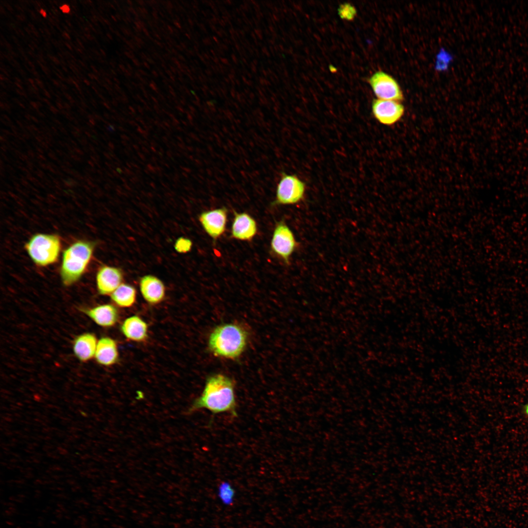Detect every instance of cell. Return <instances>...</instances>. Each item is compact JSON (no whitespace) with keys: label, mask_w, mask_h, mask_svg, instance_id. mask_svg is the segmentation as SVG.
<instances>
[{"label":"cell","mask_w":528,"mask_h":528,"mask_svg":"<svg viewBox=\"0 0 528 528\" xmlns=\"http://www.w3.org/2000/svg\"><path fill=\"white\" fill-rule=\"evenodd\" d=\"M94 246L93 242L78 241L64 251L60 275L65 286H71L81 278L90 263Z\"/></svg>","instance_id":"cell-3"},{"label":"cell","mask_w":528,"mask_h":528,"mask_svg":"<svg viewBox=\"0 0 528 528\" xmlns=\"http://www.w3.org/2000/svg\"><path fill=\"white\" fill-rule=\"evenodd\" d=\"M39 12L43 17L45 18L47 16L46 12L44 9H41Z\"/></svg>","instance_id":"cell-22"},{"label":"cell","mask_w":528,"mask_h":528,"mask_svg":"<svg viewBox=\"0 0 528 528\" xmlns=\"http://www.w3.org/2000/svg\"><path fill=\"white\" fill-rule=\"evenodd\" d=\"M227 209L223 207L202 212L199 221L204 231L214 240L220 238L225 232L227 222Z\"/></svg>","instance_id":"cell-9"},{"label":"cell","mask_w":528,"mask_h":528,"mask_svg":"<svg viewBox=\"0 0 528 528\" xmlns=\"http://www.w3.org/2000/svg\"><path fill=\"white\" fill-rule=\"evenodd\" d=\"M525 412L526 414L528 416V403L525 406Z\"/></svg>","instance_id":"cell-23"},{"label":"cell","mask_w":528,"mask_h":528,"mask_svg":"<svg viewBox=\"0 0 528 528\" xmlns=\"http://www.w3.org/2000/svg\"><path fill=\"white\" fill-rule=\"evenodd\" d=\"M59 9L62 11L63 13L65 14H68L70 11V6L66 3L62 4L61 6H60L59 7Z\"/></svg>","instance_id":"cell-21"},{"label":"cell","mask_w":528,"mask_h":528,"mask_svg":"<svg viewBox=\"0 0 528 528\" xmlns=\"http://www.w3.org/2000/svg\"><path fill=\"white\" fill-rule=\"evenodd\" d=\"M338 13L342 19L352 21L356 15V10L351 4L345 3L339 5L338 8Z\"/></svg>","instance_id":"cell-19"},{"label":"cell","mask_w":528,"mask_h":528,"mask_svg":"<svg viewBox=\"0 0 528 528\" xmlns=\"http://www.w3.org/2000/svg\"><path fill=\"white\" fill-rule=\"evenodd\" d=\"M110 298L117 306L129 308L136 301V290L133 286L123 283L110 295Z\"/></svg>","instance_id":"cell-17"},{"label":"cell","mask_w":528,"mask_h":528,"mask_svg":"<svg viewBox=\"0 0 528 528\" xmlns=\"http://www.w3.org/2000/svg\"><path fill=\"white\" fill-rule=\"evenodd\" d=\"M372 110L376 120L387 126H392L398 122L405 112V108L401 102L380 99L373 101Z\"/></svg>","instance_id":"cell-8"},{"label":"cell","mask_w":528,"mask_h":528,"mask_svg":"<svg viewBox=\"0 0 528 528\" xmlns=\"http://www.w3.org/2000/svg\"><path fill=\"white\" fill-rule=\"evenodd\" d=\"M148 327L147 323L136 315L126 319L121 326V330L128 339L142 342L148 337Z\"/></svg>","instance_id":"cell-16"},{"label":"cell","mask_w":528,"mask_h":528,"mask_svg":"<svg viewBox=\"0 0 528 528\" xmlns=\"http://www.w3.org/2000/svg\"><path fill=\"white\" fill-rule=\"evenodd\" d=\"M306 184L294 175L282 173L272 205H293L300 202L305 197Z\"/></svg>","instance_id":"cell-5"},{"label":"cell","mask_w":528,"mask_h":528,"mask_svg":"<svg viewBox=\"0 0 528 528\" xmlns=\"http://www.w3.org/2000/svg\"><path fill=\"white\" fill-rule=\"evenodd\" d=\"M201 409H207L214 414L227 413L234 417H237L233 381L220 374L208 377L201 395L193 402L188 412Z\"/></svg>","instance_id":"cell-1"},{"label":"cell","mask_w":528,"mask_h":528,"mask_svg":"<svg viewBox=\"0 0 528 528\" xmlns=\"http://www.w3.org/2000/svg\"><path fill=\"white\" fill-rule=\"evenodd\" d=\"M369 83L378 99L400 102L404 100L402 91L397 81L385 72H376L370 78Z\"/></svg>","instance_id":"cell-7"},{"label":"cell","mask_w":528,"mask_h":528,"mask_svg":"<svg viewBox=\"0 0 528 528\" xmlns=\"http://www.w3.org/2000/svg\"><path fill=\"white\" fill-rule=\"evenodd\" d=\"M297 245L294 235L283 221L278 222L274 228L270 242L272 252L288 264Z\"/></svg>","instance_id":"cell-6"},{"label":"cell","mask_w":528,"mask_h":528,"mask_svg":"<svg viewBox=\"0 0 528 528\" xmlns=\"http://www.w3.org/2000/svg\"><path fill=\"white\" fill-rule=\"evenodd\" d=\"M217 496L222 504L227 506H231L235 500L236 491L229 482L223 481L218 485Z\"/></svg>","instance_id":"cell-18"},{"label":"cell","mask_w":528,"mask_h":528,"mask_svg":"<svg viewBox=\"0 0 528 528\" xmlns=\"http://www.w3.org/2000/svg\"><path fill=\"white\" fill-rule=\"evenodd\" d=\"M61 247V240L58 236L42 233L33 235L24 246L32 261L40 266L56 262Z\"/></svg>","instance_id":"cell-4"},{"label":"cell","mask_w":528,"mask_h":528,"mask_svg":"<svg viewBox=\"0 0 528 528\" xmlns=\"http://www.w3.org/2000/svg\"><path fill=\"white\" fill-rule=\"evenodd\" d=\"M97 340L92 333L86 332L77 336L73 342V351L76 357L82 362H87L94 357Z\"/></svg>","instance_id":"cell-15"},{"label":"cell","mask_w":528,"mask_h":528,"mask_svg":"<svg viewBox=\"0 0 528 528\" xmlns=\"http://www.w3.org/2000/svg\"><path fill=\"white\" fill-rule=\"evenodd\" d=\"M119 356L116 341L109 337L100 338L97 342L94 357L99 364L105 366L116 363Z\"/></svg>","instance_id":"cell-14"},{"label":"cell","mask_w":528,"mask_h":528,"mask_svg":"<svg viewBox=\"0 0 528 528\" xmlns=\"http://www.w3.org/2000/svg\"><path fill=\"white\" fill-rule=\"evenodd\" d=\"M174 246L175 250L177 252L180 253H185L191 250L192 242L189 239L181 237L176 241Z\"/></svg>","instance_id":"cell-20"},{"label":"cell","mask_w":528,"mask_h":528,"mask_svg":"<svg viewBox=\"0 0 528 528\" xmlns=\"http://www.w3.org/2000/svg\"><path fill=\"white\" fill-rule=\"evenodd\" d=\"M84 312L96 324L102 327L113 326L119 319L118 310L111 304H103L85 309Z\"/></svg>","instance_id":"cell-13"},{"label":"cell","mask_w":528,"mask_h":528,"mask_svg":"<svg viewBox=\"0 0 528 528\" xmlns=\"http://www.w3.org/2000/svg\"><path fill=\"white\" fill-rule=\"evenodd\" d=\"M124 280L122 270L115 267L103 265L96 275L97 290L102 295H111L122 284Z\"/></svg>","instance_id":"cell-10"},{"label":"cell","mask_w":528,"mask_h":528,"mask_svg":"<svg viewBox=\"0 0 528 528\" xmlns=\"http://www.w3.org/2000/svg\"><path fill=\"white\" fill-rule=\"evenodd\" d=\"M139 288L144 300L151 305L161 302L165 296V287L162 281L152 275H144L140 280Z\"/></svg>","instance_id":"cell-12"},{"label":"cell","mask_w":528,"mask_h":528,"mask_svg":"<svg viewBox=\"0 0 528 528\" xmlns=\"http://www.w3.org/2000/svg\"><path fill=\"white\" fill-rule=\"evenodd\" d=\"M248 339L246 330L235 323H226L217 326L208 339V348L215 356L234 359L238 358L245 350Z\"/></svg>","instance_id":"cell-2"},{"label":"cell","mask_w":528,"mask_h":528,"mask_svg":"<svg viewBox=\"0 0 528 528\" xmlns=\"http://www.w3.org/2000/svg\"><path fill=\"white\" fill-rule=\"evenodd\" d=\"M257 231V222L251 216L245 212H234L231 229L232 238L239 241H250Z\"/></svg>","instance_id":"cell-11"}]
</instances>
